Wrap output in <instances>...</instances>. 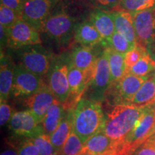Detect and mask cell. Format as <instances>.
<instances>
[{
	"label": "cell",
	"mask_w": 155,
	"mask_h": 155,
	"mask_svg": "<svg viewBox=\"0 0 155 155\" xmlns=\"http://www.w3.org/2000/svg\"><path fill=\"white\" fill-rule=\"evenodd\" d=\"M147 141H151V142H155V126L154 127V129H153V131H152V135L150 136V137L147 139Z\"/></svg>",
	"instance_id": "obj_39"
},
{
	"label": "cell",
	"mask_w": 155,
	"mask_h": 155,
	"mask_svg": "<svg viewBox=\"0 0 155 155\" xmlns=\"http://www.w3.org/2000/svg\"><path fill=\"white\" fill-rule=\"evenodd\" d=\"M152 9H155V0H121L116 10L127 11L134 15Z\"/></svg>",
	"instance_id": "obj_25"
},
{
	"label": "cell",
	"mask_w": 155,
	"mask_h": 155,
	"mask_svg": "<svg viewBox=\"0 0 155 155\" xmlns=\"http://www.w3.org/2000/svg\"><path fill=\"white\" fill-rule=\"evenodd\" d=\"M79 155H97V154H94V153H91V152H84V151H82Z\"/></svg>",
	"instance_id": "obj_40"
},
{
	"label": "cell",
	"mask_w": 155,
	"mask_h": 155,
	"mask_svg": "<svg viewBox=\"0 0 155 155\" xmlns=\"http://www.w3.org/2000/svg\"><path fill=\"white\" fill-rule=\"evenodd\" d=\"M15 64L8 55L1 53L0 66V101L7 102L12 92Z\"/></svg>",
	"instance_id": "obj_19"
},
{
	"label": "cell",
	"mask_w": 155,
	"mask_h": 155,
	"mask_svg": "<svg viewBox=\"0 0 155 155\" xmlns=\"http://www.w3.org/2000/svg\"><path fill=\"white\" fill-rule=\"evenodd\" d=\"M153 78H154V80L155 81V71H154V76H153Z\"/></svg>",
	"instance_id": "obj_42"
},
{
	"label": "cell",
	"mask_w": 155,
	"mask_h": 155,
	"mask_svg": "<svg viewBox=\"0 0 155 155\" xmlns=\"http://www.w3.org/2000/svg\"><path fill=\"white\" fill-rule=\"evenodd\" d=\"M154 71H155V61L148 53H146L134 65L127 68L126 73L137 76H147Z\"/></svg>",
	"instance_id": "obj_26"
},
{
	"label": "cell",
	"mask_w": 155,
	"mask_h": 155,
	"mask_svg": "<svg viewBox=\"0 0 155 155\" xmlns=\"http://www.w3.org/2000/svg\"><path fill=\"white\" fill-rule=\"evenodd\" d=\"M134 155H155V144L151 141H145Z\"/></svg>",
	"instance_id": "obj_35"
},
{
	"label": "cell",
	"mask_w": 155,
	"mask_h": 155,
	"mask_svg": "<svg viewBox=\"0 0 155 155\" xmlns=\"http://www.w3.org/2000/svg\"><path fill=\"white\" fill-rule=\"evenodd\" d=\"M153 143H154V142H153ZM154 144H155V142H154Z\"/></svg>",
	"instance_id": "obj_43"
},
{
	"label": "cell",
	"mask_w": 155,
	"mask_h": 155,
	"mask_svg": "<svg viewBox=\"0 0 155 155\" xmlns=\"http://www.w3.org/2000/svg\"><path fill=\"white\" fill-rule=\"evenodd\" d=\"M111 71L107 48H105L96 62V73L92 81L86 87V92L88 99L101 102L106 98V93L111 86Z\"/></svg>",
	"instance_id": "obj_8"
},
{
	"label": "cell",
	"mask_w": 155,
	"mask_h": 155,
	"mask_svg": "<svg viewBox=\"0 0 155 155\" xmlns=\"http://www.w3.org/2000/svg\"><path fill=\"white\" fill-rule=\"evenodd\" d=\"M19 18V14L16 11L1 4L0 23L6 30H9Z\"/></svg>",
	"instance_id": "obj_30"
},
{
	"label": "cell",
	"mask_w": 155,
	"mask_h": 155,
	"mask_svg": "<svg viewBox=\"0 0 155 155\" xmlns=\"http://www.w3.org/2000/svg\"><path fill=\"white\" fill-rule=\"evenodd\" d=\"M106 48L108 53L111 85L118 82L126 74L127 65L125 63V54L118 53L108 47Z\"/></svg>",
	"instance_id": "obj_23"
},
{
	"label": "cell",
	"mask_w": 155,
	"mask_h": 155,
	"mask_svg": "<svg viewBox=\"0 0 155 155\" xmlns=\"http://www.w3.org/2000/svg\"><path fill=\"white\" fill-rule=\"evenodd\" d=\"M56 99L47 83L44 81L38 91L25 98V104L33 113L37 120L42 124L45 116Z\"/></svg>",
	"instance_id": "obj_14"
},
{
	"label": "cell",
	"mask_w": 155,
	"mask_h": 155,
	"mask_svg": "<svg viewBox=\"0 0 155 155\" xmlns=\"http://www.w3.org/2000/svg\"><path fill=\"white\" fill-rule=\"evenodd\" d=\"M97 45L87 47L79 45L73 48L70 53L72 63L83 72L94 66L96 64L97 60L105 49L101 50V48H97Z\"/></svg>",
	"instance_id": "obj_15"
},
{
	"label": "cell",
	"mask_w": 155,
	"mask_h": 155,
	"mask_svg": "<svg viewBox=\"0 0 155 155\" xmlns=\"http://www.w3.org/2000/svg\"><path fill=\"white\" fill-rule=\"evenodd\" d=\"M155 126V101L144 106L134 127L116 148L115 155H131L152 135Z\"/></svg>",
	"instance_id": "obj_4"
},
{
	"label": "cell",
	"mask_w": 155,
	"mask_h": 155,
	"mask_svg": "<svg viewBox=\"0 0 155 155\" xmlns=\"http://www.w3.org/2000/svg\"><path fill=\"white\" fill-rule=\"evenodd\" d=\"M155 101V81L152 78H149L143 83L137 94L133 97L130 103L131 105L137 106H146Z\"/></svg>",
	"instance_id": "obj_24"
},
{
	"label": "cell",
	"mask_w": 155,
	"mask_h": 155,
	"mask_svg": "<svg viewBox=\"0 0 155 155\" xmlns=\"http://www.w3.org/2000/svg\"><path fill=\"white\" fill-rule=\"evenodd\" d=\"M12 115L11 106L7 102L0 103V124L2 127L10 121Z\"/></svg>",
	"instance_id": "obj_34"
},
{
	"label": "cell",
	"mask_w": 155,
	"mask_h": 155,
	"mask_svg": "<svg viewBox=\"0 0 155 155\" xmlns=\"http://www.w3.org/2000/svg\"><path fill=\"white\" fill-rule=\"evenodd\" d=\"M43 82L42 77L31 72L21 64H16L11 94L17 98H26L38 91Z\"/></svg>",
	"instance_id": "obj_11"
},
{
	"label": "cell",
	"mask_w": 155,
	"mask_h": 155,
	"mask_svg": "<svg viewBox=\"0 0 155 155\" xmlns=\"http://www.w3.org/2000/svg\"><path fill=\"white\" fill-rule=\"evenodd\" d=\"M1 4L14 9L19 15V11L22 6V0H1Z\"/></svg>",
	"instance_id": "obj_36"
},
{
	"label": "cell",
	"mask_w": 155,
	"mask_h": 155,
	"mask_svg": "<svg viewBox=\"0 0 155 155\" xmlns=\"http://www.w3.org/2000/svg\"><path fill=\"white\" fill-rule=\"evenodd\" d=\"M147 53V50L142 46L137 45L133 50L125 54V63L127 69L132 67Z\"/></svg>",
	"instance_id": "obj_31"
},
{
	"label": "cell",
	"mask_w": 155,
	"mask_h": 155,
	"mask_svg": "<svg viewBox=\"0 0 155 155\" xmlns=\"http://www.w3.org/2000/svg\"><path fill=\"white\" fill-rule=\"evenodd\" d=\"M9 122L10 131L19 137L31 139L44 134L42 124L39 123L30 110L15 112Z\"/></svg>",
	"instance_id": "obj_12"
},
{
	"label": "cell",
	"mask_w": 155,
	"mask_h": 155,
	"mask_svg": "<svg viewBox=\"0 0 155 155\" xmlns=\"http://www.w3.org/2000/svg\"><path fill=\"white\" fill-rule=\"evenodd\" d=\"M30 140L38 147L40 155H50L55 152L50 137L46 134H42L35 138H31Z\"/></svg>",
	"instance_id": "obj_29"
},
{
	"label": "cell",
	"mask_w": 155,
	"mask_h": 155,
	"mask_svg": "<svg viewBox=\"0 0 155 155\" xmlns=\"http://www.w3.org/2000/svg\"><path fill=\"white\" fill-rule=\"evenodd\" d=\"M105 121L101 102L81 98L73 109V131L84 144L98 131Z\"/></svg>",
	"instance_id": "obj_2"
},
{
	"label": "cell",
	"mask_w": 155,
	"mask_h": 155,
	"mask_svg": "<svg viewBox=\"0 0 155 155\" xmlns=\"http://www.w3.org/2000/svg\"><path fill=\"white\" fill-rule=\"evenodd\" d=\"M73 109L68 110L56 130L50 136V140L55 152H61L64 144L73 131Z\"/></svg>",
	"instance_id": "obj_21"
},
{
	"label": "cell",
	"mask_w": 155,
	"mask_h": 155,
	"mask_svg": "<svg viewBox=\"0 0 155 155\" xmlns=\"http://www.w3.org/2000/svg\"><path fill=\"white\" fill-rule=\"evenodd\" d=\"M116 147L115 142L101 130L84 143L83 151L97 155H114Z\"/></svg>",
	"instance_id": "obj_16"
},
{
	"label": "cell",
	"mask_w": 155,
	"mask_h": 155,
	"mask_svg": "<svg viewBox=\"0 0 155 155\" xmlns=\"http://www.w3.org/2000/svg\"><path fill=\"white\" fill-rule=\"evenodd\" d=\"M0 38H1V53H3L6 47H8V34L7 30L0 25Z\"/></svg>",
	"instance_id": "obj_37"
},
{
	"label": "cell",
	"mask_w": 155,
	"mask_h": 155,
	"mask_svg": "<svg viewBox=\"0 0 155 155\" xmlns=\"http://www.w3.org/2000/svg\"><path fill=\"white\" fill-rule=\"evenodd\" d=\"M61 0H22L19 18L41 32L50 15Z\"/></svg>",
	"instance_id": "obj_7"
},
{
	"label": "cell",
	"mask_w": 155,
	"mask_h": 155,
	"mask_svg": "<svg viewBox=\"0 0 155 155\" xmlns=\"http://www.w3.org/2000/svg\"><path fill=\"white\" fill-rule=\"evenodd\" d=\"M105 41L106 47L111 48L112 50L122 54H126L136 47L128 41L124 37L116 31L111 38Z\"/></svg>",
	"instance_id": "obj_27"
},
{
	"label": "cell",
	"mask_w": 155,
	"mask_h": 155,
	"mask_svg": "<svg viewBox=\"0 0 155 155\" xmlns=\"http://www.w3.org/2000/svg\"><path fill=\"white\" fill-rule=\"evenodd\" d=\"M115 25V31L123 35L129 42L137 45V35L134 25V17L131 12L123 10L111 12Z\"/></svg>",
	"instance_id": "obj_17"
},
{
	"label": "cell",
	"mask_w": 155,
	"mask_h": 155,
	"mask_svg": "<svg viewBox=\"0 0 155 155\" xmlns=\"http://www.w3.org/2000/svg\"><path fill=\"white\" fill-rule=\"evenodd\" d=\"M66 111L67 110L63 103L55 100L48 109L42 122L44 133L50 137L53 134L63 119Z\"/></svg>",
	"instance_id": "obj_22"
},
{
	"label": "cell",
	"mask_w": 155,
	"mask_h": 155,
	"mask_svg": "<svg viewBox=\"0 0 155 155\" xmlns=\"http://www.w3.org/2000/svg\"><path fill=\"white\" fill-rule=\"evenodd\" d=\"M74 40L81 45L94 47L101 43L104 40L90 19H86L77 25Z\"/></svg>",
	"instance_id": "obj_18"
},
{
	"label": "cell",
	"mask_w": 155,
	"mask_h": 155,
	"mask_svg": "<svg viewBox=\"0 0 155 155\" xmlns=\"http://www.w3.org/2000/svg\"><path fill=\"white\" fill-rule=\"evenodd\" d=\"M71 61L70 53L53 55L46 75L47 83L55 99L63 104L66 102L70 94L68 70Z\"/></svg>",
	"instance_id": "obj_5"
},
{
	"label": "cell",
	"mask_w": 155,
	"mask_h": 155,
	"mask_svg": "<svg viewBox=\"0 0 155 155\" xmlns=\"http://www.w3.org/2000/svg\"><path fill=\"white\" fill-rule=\"evenodd\" d=\"M14 50L19 64L41 77L47 75L53 55L42 44L25 46Z\"/></svg>",
	"instance_id": "obj_6"
},
{
	"label": "cell",
	"mask_w": 155,
	"mask_h": 155,
	"mask_svg": "<svg viewBox=\"0 0 155 155\" xmlns=\"http://www.w3.org/2000/svg\"><path fill=\"white\" fill-rule=\"evenodd\" d=\"M88 1L94 6L95 8L100 9L108 12L116 10L121 3V0H88Z\"/></svg>",
	"instance_id": "obj_32"
},
{
	"label": "cell",
	"mask_w": 155,
	"mask_h": 155,
	"mask_svg": "<svg viewBox=\"0 0 155 155\" xmlns=\"http://www.w3.org/2000/svg\"><path fill=\"white\" fill-rule=\"evenodd\" d=\"M149 78L150 75L137 76L126 73L118 82L111 85L106 94H110L109 98L114 106L130 104L133 97Z\"/></svg>",
	"instance_id": "obj_10"
},
{
	"label": "cell",
	"mask_w": 155,
	"mask_h": 155,
	"mask_svg": "<svg viewBox=\"0 0 155 155\" xmlns=\"http://www.w3.org/2000/svg\"><path fill=\"white\" fill-rule=\"evenodd\" d=\"M19 155H40L36 145L30 140L26 139L20 144L18 150Z\"/></svg>",
	"instance_id": "obj_33"
},
{
	"label": "cell",
	"mask_w": 155,
	"mask_h": 155,
	"mask_svg": "<svg viewBox=\"0 0 155 155\" xmlns=\"http://www.w3.org/2000/svg\"><path fill=\"white\" fill-rule=\"evenodd\" d=\"M1 155H19L18 150H16L14 147L7 149L1 153Z\"/></svg>",
	"instance_id": "obj_38"
},
{
	"label": "cell",
	"mask_w": 155,
	"mask_h": 155,
	"mask_svg": "<svg viewBox=\"0 0 155 155\" xmlns=\"http://www.w3.org/2000/svg\"><path fill=\"white\" fill-rule=\"evenodd\" d=\"M59 2L44 25L42 33L58 48H65L74 40L75 28L82 21Z\"/></svg>",
	"instance_id": "obj_1"
},
{
	"label": "cell",
	"mask_w": 155,
	"mask_h": 155,
	"mask_svg": "<svg viewBox=\"0 0 155 155\" xmlns=\"http://www.w3.org/2000/svg\"><path fill=\"white\" fill-rule=\"evenodd\" d=\"M89 19L104 40H107L115 32L114 20L111 12L95 8L89 15Z\"/></svg>",
	"instance_id": "obj_20"
},
{
	"label": "cell",
	"mask_w": 155,
	"mask_h": 155,
	"mask_svg": "<svg viewBox=\"0 0 155 155\" xmlns=\"http://www.w3.org/2000/svg\"><path fill=\"white\" fill-rule=\"evenodd\" d=\"M50 155H63V154L61 152H55L54 153H53L52 154Z\"/></svg>",
	"instance_id": "obj_41"
},
{
	"label": "cell",
	"mask_w": 155,
	"mask_h": 155,
	"mask_svg": "<svg viewBox=\"0 0 155 155\" xmlns=\"http://www.w3.org/2000/svg\"><path fill=\"white\" fill-rule=\"evenodd\" d=\"M7 30L8 48L17 50L25 46L42 44L40 32L19 18Z\"/></svg>",
	"instance_id": "obj_13"
},
{
	"label": "cell",
	"mask_w": 155,
	"mask_h": 155,
	"mask_svg": "<svg viewBox=\"0 0 155 155\" xmlns=\"http://www.w3.org/2000/svg\"><path fill=\"white\" fill-rule=\"evenodd\" d=\"M83 143L74 131H71L61 152L63 155H79L83 150Z\"/></svg>",
	"instance_id": "obj_28"
},
{
	"label": "cell",
	"mask_w": 155,
	"mask_h": 155,
	"mask_svg": "<svg viewBox=\"0 0 155 155\" xmlns=\"http://www.w3.org/2000/svg\"><path fill=\"white\" fill-rule=\"evenodd\" d=\"M137 45L142 46L155 61V9L133 15Z\"/></svg>",
	"instance_id": "obj_9"
},
{
	"label": "cell",
	"mask_w": 155,
	"mask_h": 155,
	"mask_svg": "<svg viewBox=\"0 0 155 155\" xmlns=\"http://www.w3.org/2000/svg\"><path fill=\"white\" fill-rule=\"evenodd\" d=\"M144 111V106L119 104L105 115L103 131L116 145L121 144L130 132Z\"/></svg>",
	"instance_id": "obj_3"
}]
</instances>
